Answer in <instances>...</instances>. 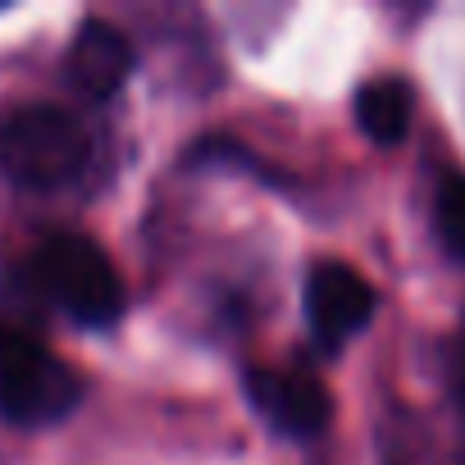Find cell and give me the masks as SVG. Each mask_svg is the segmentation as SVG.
<instances>
[{"instance_id":"1","label":"cell","mask_w":465,"mask_h":465,"mask_svg":"<svg viewBox=\"0 0 465 465\" xmlns=\"http://www.w3.org/2000/svg\"><path fill=\"white\" fill-rule=\"evenodd\" d=\"M92 137L60 105H24L0 119V173L24 192H60L83 178Z\"/></svg>"},{"instance_id":"2","label":"cell","mask_w":465,"mask_h":465,"mask_svg":"<svg viewBox=\"0 0 465 465\" xmlns=\"http://www.w3.org/2000/svg\"><path fill=\"white\" fill-rule=\"evenodd\" d=\"M33 274L37 288L78 324L105 329L124 315V279L114 270V261L105 256V247H96L83 232H51L33 256Z\"/></svg>"},{"instance_id":"3","label":"cell","mask_w":465,"mask_h":465,"mask_svg":"<svg viewBox=\"0 0 465 465\" xmlns=\"http://www.w3.org/2000/svg\"><path fill=\"white\" fill-rule=\"evenodd\" d=\"M83 397V379L28 329L0 324V415L37 429L64 420Z\"/></svg>"},{"instance_id":"4","label":"cell","mask_w":465,"mask_h":465,"mask_svg":"<svg viewBox=\"0 0 465 465\" xmlns=\"http://www.w3.org/2000/svg\"><path fill=\"white\" fill-rule=\"evenodd\" d=\"M374 306H379L374 283L342 261H324L306 279V315L324 347H342L347 338H356L374 320Z\"/></svg>"},{"instance_id":"5","label":"cell","mask_w":465,"mask_h":465,"mask_svg":"<svg viewBox=\"0 0 465 465\" xmlns=\"http://www.w3.org/2000/svg\"><path fill=\"white\" fill-rule=\"evenodd\" d=\"M247 392L256 411L288 438H315L329 424V392L311 370H252Z\"/></svg>"},{"instance_id":"6","label":"cell","mask_w":465,"mask_h":465,"mask_svg":"<svg viewBox=\"0 0 465 465\" xmlns=\"http://www.w3.org/2000/svg\"><path fill=\"white\" fill-rule=\"evenodd\" d=\"M128 74H133V46H128V37L114 24H105V19H87L78 28L74 46H69V83L83 96L105 101V96H114L128 83Z\"/></svg>"},{"instance_id":"7","label":"cell","mask_w":465,"mask_h":465,"mask_svg":"<svg viewBox=\"0 0 465 465\" xmlns=\"http://www.w3.org/2000/svg\"><path fill=\"white\" fill-rule=\"evenodd\" d=\"M411 110H415V96L401 78H374L356 96V124L379 146H397L411 133Z\"/></svg>"},{"instance_id":"8","label":"cell","mask_w":465,"mask_h":465,"mask_svg":"<svg viewBox=\"0 0 465 465\" xmlns=\"http://www.w3.org/2000/svg\"><path fill=\"white\" fill-rule=\"evenodd\" d=\"M438 232L442 242L465 261V178H447L438 192Z\"/></svg>"},{"instance_id":"9","label":"cell","mask_w":465,"mask_h":465,"mask_svg":"<svg viewBox=\"0 0 465 465\" xmlns=\"http://www.w3.org/2000/svg\"><path fill=\"white\" fill-rule=\"evenodd\" d=\"M460 392H465V342H460Z\"/></svg>"}]
</instances>
